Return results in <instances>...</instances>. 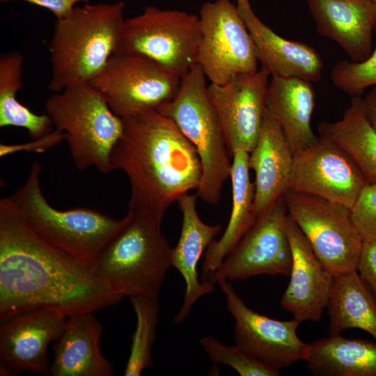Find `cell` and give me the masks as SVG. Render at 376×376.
Masks as SVG:
<instances>
[{"instance_id": "obj_10", "label": "cell", "mask_w": 376, "mask_h": 376, "mask_svg": "<svg viewBox=\"0 0 376 376\" xmlns=\"http://www.w3.org/2000/svg\"><path fill=\"white\" fill-rule=\"evenodd\" d=\"M198 21L196 63L210 84H223L237 75L258 70L253 42L236 5L230 0L205 2Z\"/></svg>"}, {"instance_id": "obj_8", "label": "cell", "mask_w": 376, "mask_h": 376, "mask_svg": "<svg viewBox=\"0 0 376 376\" xmlns=\"http://www.w3.org/2000/svg\"><path fill=\"white\" fill-rule=\"evenodd\" d=\"M199 38L198 16L148 6L125 19L117 52L143 56L182 78L196 64Z\"/></svg>"}, {"instance_id": "obj_4", "label": "cell", "mask_w": 376, "mask_h": 376, "mask_svg": "<svg viewBox=\"0 0 376 376\" xmlns=\"http://www.w3.org/2000/svg\"><path fill=\"white\" fill-rule=\"evenodd\" d=\"M125 216V224L99 253L91 271L122 297L158 298L173 248L162 234L161 221L129 208Z\"/></svg>"}, {"instance_id": "obj_30", "label": "cell", "mask_w": 376, "mask_h": 376, "mask_svg": "<svg viewBox=\"0 0 376 376\" xmlns=\"http://www.w3.org/2000/svg\"><path fill=\"white\" fill-rule=\"evenodd\" d=\"M199 343L214 363L228 366L240 376L280 375V369L259 360L237 345H224L212 336L199 339Z\"/></svg>"}, {"instance_id": "obj_32", "label": "cell", "mask_w": 376, "mask_h": 376, "mask_svg": "<svg viewBox=\"0 0 376 376\" xmlns=\"http://www.w3.org/2000/svg\"><path fill=\"white\" fill-rule=\"evenodd\" d=\"M351 212L363 241H376V183H368L363 187Z\"/></svg>"}, {"instance_id": "obj_24", "label": "cell", "mask_w": 376, "mask_h": 376, "mask_svg": "<svg viewBox=\"0 0 376 376\" xmlns=\"http://www.w3.org/2000/svg\"><path fill=\"white\" fill-rule=\"evenodd\" d=\"M249 152L238 150L232 154L230 180L232 210L221 238L214 240L204 253L203 276H210L256 221L253 211L255 188L251 181Z\"/></svg>"}, {"instance_id": "obj_27", "label": "cell", "mask_w": 376, "mask_h": 376, "mask_svg": "<svg viewBox=\"0 0 376 376\" xmlns=\"http://www.w3.org/2000/svg\"><path fill=\"white\" fill-rule=\"evenodd\" d=\"M319 137L344 150L360 169L368 183H376V132L366 118L361 96L352 97L342 118L322 122Z\"/></svg>"}, {"instance_id": "obj_21", "label": "cell", "mask_w": 376, "mask_h": 376, "mask_svg": "<svg viewBox=\"0 0 376 376\" xmlns=\"http://www.w3.org/2000/svg\"><path fill=\"white\" fill-rule=\"evenodd\" d=\"M293 153L279 124L266 111L257 143L249 153L255 172L256 219L266 213L288 190Z\"/></svg>"}, {"instance_id": "obj_7", "label": "cell", "mask_w": 376, "mask_h": 376, "mask_svg": "<svg viewBox=\"0 0 376 376\" xmlns=\"http://www.w3.org/2000/svg\"><path fill=\"white\" fill-rule=\"evenodd\" d=\"M45 108L54 129L65 134L77 169L95 166L103 173L113 170L111 154L123 133V119L89 82L53 93Z\"/></svg>"}, {"instance_id": "obj_26", "label": "cell", "mask_w": 376, "mask_h": 376, "mask_svg": "<svg viewBox=\"0 0 376 376\" xmlns=\"http://www.w3.org/2000/svg\"><path fill=\"white\" fill-rule=\"evenodd\" d=\"M329 335L359 329L376 340V301L357 270L334 276L329 302Z\"/></svg>"}, {"instance_id": "obj_34", "label": "cell", "mask_w": 376, "mask_h": 376, "mask_svg": "<svg viewBox=\"0 0 376 376\" xmlns=\"http://www.w3.org/2000/svg\"><path fill=\"white\" fill-rule=\"evenodd\" d=\"M357 271L376 301V241L363 242Z\"/></svg>"}, {"instance_id": "obj_19", "label": "cell", "mask_w": 376, "mask_h": 376, "mask_svg": "<svg viewBox=\"0 0 376 376\" xmlns=\"http://www.w3.org/2000/svg\"><path fill=\"white\" fill-rule=\"evenodd\" d=\"M318 33L359 62L373 52L376 6L372 0H306Z\"/></svg>"}, {"instance_id": "obj_29", "label": "cell", "mask_w": 376, "mask_h": 376, "mask_svg": "<svg viewBox=\"0 0 376 376\" xmlns=\"http://www.w3.org/2000/svg\"><path fill=\"white\" fill-rule=\"evenodd\" d=\"M130 299L136 324L124 375L139 376L152 366L151 352L155 340L159 305L158 298L134 297Z\"/></svg>"}, {"instance_id": "obj_6", "label": "cell", "mask_w": 376, "mask_h": 376, "mask_svg": "<svg viewBox=\"0 0 376 376\" xmlns=\"http://www.w3.org/2000/svg\"><path fill=\"white\" fill-rule=\"evenodd\" d=\"M206 79L196 63L181 78L175 97L157 110L173 121L197 152L202 168L196 193L198 197L208 204L217 205L223 186L230 177L232 155Z\"/></svg>"}, {"instance_id": "obj_35", "label": "cell", "mask_w": 376, "mask_h": 376, "mask_svg": "<svg viewBox=\"0 0 376 376\" xmlns=\"http://www.w3.org/2000/svg\"><path fill=\"white\" fill-rule=\"evenodd\" d=\"M22 1L49 10L56 19L64 18L73 11L79 2L88 3L91 0H0L1 2Z\"/></svg>"}, {"instance_id": "obj_20", "label": "cell", "mask_w": 376, "mask_h": 376, "mask_svg": "<svg viewBox=\"0 0 376 376\" xmlns=\"http://www.w3.org/2000/svg\"><path fill=\"white\" fill-rule=\"evenodd\" d=\"M198 196L187 193L178 200L182 221L178 241L173 248L171 266L182 275L185 292L180 309L174 317V323L183 322L197 300L213 292V283L200 281L198 262L207 248L219 233L220 224L210 225L202 221L196 210Z\"/></svg>"}, {"instance_id": "obj_2", "label": "cell", "mask_w": 376, "mask_h": 376, "mask_svg": "<svg viewBox=\"0 0 376 376\" xmlns=\"http://www.w3.org/2000/svg\"><path fill=\"white\" fill-rule=\"evenodd\" d=\"M123 130L111 154L113 170L127 175L128 208L161 221L184 194L197 189L202 168L194 146L158 110L122 118Z\"/></svg>"}, {"instance_id": "obj_22", "label": "cell", "mask_w": 376, "mask_h": 376, "mask_svg": "<svg viewBox=\"0 0 376 376\" xmlns=\"http://www.w3.org/2000/svg\"><path fill=\"white\" fill-rule=\"evenodd\" d=\"M103 331L93 313L68 317L54 341L52 376H111L115 368L102 354L100 342Z\"/></svg>"}, {"instance_id": "obj_14", "label": "cell", "mask_w": 376, "mask_h": 376, "mask_svg": "<svg viewBox=\"0 0 376 376\" xmlns=\"http://www.w3.org/2000/svg\"><path fill=\"white\" fill-rule=\"evenodd\" d=\"M217 283L235 320L236 345L280 370L304 359L308 344L297 336L298 320L282 321L262 315L249 308L227 280Z\"/></svg>"}, {"instance_id": "obj_12", "label": "cell", "mask_w": 376, "mask_h": 376, "mask_svg": "<svg viewBox=\"0 0 376 376\" xmlns=\"http://www.w3.org/2000/svg\"><path fill=\"white\" fill-rule=\"evenodd\" d=\"M283 198L256 219L217 269L210 281L246 279L261 274L289 276L292 251Z\"/></svg>"}, {"instance_id": "obj_37", "label": "cell", "mask_w": 376, "mask_h": 376, "mask_svg": "<svg viewBox=\"0 0 376 376\" xmlns=\"http://www.w3.org/2000/svg\"><path fill=\"white\" fill-rule=\"evenodd\" d=\"M372 1H373V3L376 6V0H372Z\"/></svg>"}, {"instance_id": "obj_36", "label": "cell", "mask_w": 376, "mask_h": 376, "mask_svg": "<svg viewBox=\"0 0 376 376\" xmlns=\"http://www.w3.org/2000/svg\"><path fill=\"white\" fill-rule=\"evenodd\" d=\"M363 107L366 120L376 132V86L363 98Z\"/></svg>"}, {"instance_id": "obj_23", "label": "cell", "mask_w": 376, "mask_h": 376, "mask_svg": "<svg viewBox=\"0 0 376 376\" xmlns=\"http://www.w3.org/2000/svg\"><path fill=\"white\" fill-rule=\"evenodd\" d=\"M314 106L312 82L299 77H271L267 110L282 130L293 155L318 139L311 127Z\"/></svg>"}, {"instance_id": "obj_16", "label": "cell", "mask_w": 376, "mask_h": 376, "mask_svg": "<svg viewBox=\"0 0 376 376\" xmlns=\"http://www.w3.org/2000/svg\"><path fill=\"white\" fill-rule=\"evenodd\" d=\"M67 318L56 310L37 308L1 321L0 375H50L48 346L60 335Z\"/></svg>"}, {"instance_id": "obj_13", "label": "cell", "mask_w": 376, "mask_h": 376, "mask_svg": "<svg viewBox=\"0 0 376 376\" xmlns=\"http://www.w3.org/2000/svg\"><path fill=\"white\" fill-rule=\"evenodd\" d=\"M367 180L352 159L318 137L293 156L288 189L353 207Z\"/></svg>"}, {"instance_id": "obj_5", "label": "cell", "mask_w": 376, "mask_h": 376, "mask_svg": "<svg viewBox=\"0 0 376 376\" xmlns=\"http://www.w3.org/2000/svg\"><path fill=\"white\" fill-rule=\"evenodd\" d=\"M42 166L34 162L22 187L9 196L32 230L44 241L91 266L93 261L126 222L97 210L52 207L40 185Z\"/></svg>"}, {"instance_id": "obj_3", "label": "cell", "mask_w": 376, "mask_h": 376, "mask_svg": "<svg viewBox=\"0 0 376 376\" xmlns=\"http://www.w3.org/2000/svg\"><path fill=\"white\" fill-rule=\"evenodd\" d=\"M125 3H85L56 19L49 45L52 93L90 82L118 52Z\"/></svg>"}, {"instance_id": "obj_25", "label": "cell", "mask_w": 376, "mask_h": 376, "mask_svg": "<svg viewBox=\"0 0 376 376\" xmlns=\"http://www.w3.org/2000/svg\"><path fill=\"white\" fill-rule=\"evenodd\" d=\"M304 360L316 376H376V343L329 335L308 344Z\"/></svg>"}, {"instance_id": "obj_1", "label": "cell", "mask_w": 376, "mask_h": 376, "mask_svg": "<svg viewBox=\"0 0 376 376\" xmlns=\"http://www.w3.org/2000/svg\"><path fill=\"white\" fill-rule=\"evenodd\" d=\"M123 298L107 290L90 266L40 237L10 197L0 200L1 321L37 308L68 317L93 313Z\"/></svg>"}, {"instance_id": "obj_33", "label": "cell", "mask_w": 376, "mask_h": 376, "mask_svg": "<svg viewBox=\"0 0 376 376\" xmlns=\"http://www.w3.org/2000/svg\"><path fill=\"white\" fill-rule=\"evenodd\" d=\"M65 139V134L57 130H54L47 135L32 140L26 143L19 144H0V156L3 157L18 151H31L44 152L49 148L54 146Z\"/></svg>"}, {"instance_id": "obj_11", "label": "cell", "mask_w": 376, "mask_h": 376, "mask_svg": "<svg viewBox=\"0 0 376 376\" xmlns=\"http://www.w3.org/2000/svg\"><path fill=\"white\" fill-rule=\"evenodd\" d=\"M181 78L138 55L117 52L89 83L121 118L157 109L176 95Z\"/></svg>"}, {"instance_id": "obj_31", "label": "cell", "mask_w": 376, "mask_h": 376, "mask_svg": "<svg viewBox=\"0 0 376 376\" xmlns=\"http://www.w3.org/2000/svg\"><path fill=\"white\" fill-rule=\"evenodd\" d=\"M331 79L336 88L352 97L361 96L367 88L376 86V47L362 61L337 63L332 68Z\"/></svg>"}, {"instance_id": "obj_18", "label": "cell", "mask_w": 376, "mask_h": 376, "mask_svg": "<svg viewBox=\"0 0 376 376\" xmlns=\"http://www.w3.org/2000/svg\"><path fill=\"white\" fill-rule=\"evenodd\" d=\"M251 36L255 52L271 77H299L318 81L324 69L319 53L311 46L276 34L254 13L249 0H235Z\"/></svg>"}, {"instance_id": "obj_28", "label": "cell", "mask_w": 376, "mask_h": 376, "mask_svg": "<svg viewBox=\"0 0 376 376\" xmlns=\"http://www.w3.org/2000/svg\"><path fill=\"white\" fill-rule=\"evenodd\" d=\"M23 57L17 51L0 56V127L25 128L31 134L38 132L44 125L42 115L36 114L22 104L16 97L23 86Z\"/></svg>"}, {"instance_id": "obj_15", "label": "cell", "mask_w": 376, "mask_h": 376, "mask_svg": "<svg viewBox=\"0 0 376 376\" xmlns=\"http://www.w3.org/2000/svg\"><path fill=\"white\" fill-rule=\"evenodd\" d=\"M270 72L263 66L237 75L227 82L210 84L208 92L232 155L250 152L256 146L267 111Z\"/></svg>"}, {"instance_id": "obj_9", "label": "cell", "mask_w": 376, "mask_h": 376, "mask_svg": "<svg viewBox=\"0 0 376 376\" xmlns=\"http://www.w3.org/2000/svg\"><path fill=\"white\" fill-rule=\"evenodd\" d=\"M283 199L288 215L334 276L357 269L363 241L350 208L289 189Z\"/></svg>"}, {"instance_id": "obj_17", "label": "cell", "mask_w": 376, "mask_h": 376, "mask_svg": "<svg viewBox=\"0 0 376 376\" xmlns=\"http://www.w3.org/2000/svg\"><path fill=\"white\" fill-rule=\"evenodd\" d=\"M287 232L292 251L290 281L281 306L300 323L318 322L327 307L334 276L320 261L311 246L288 214Z\"/></svg>"}]
</instances>
